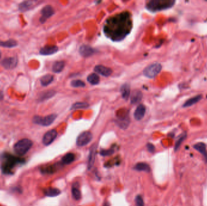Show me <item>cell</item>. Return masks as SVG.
<instances>
[{
	"mask_svg": "<svg viewBox=\"0 0 207 206\" xmlns=\"http://www.w3.org/2000/svg\"><path fill=\"white\" fill-rule=\"evenodd\" d=\"M132 26L131 14L124 12L107 19L104 26V32L113 41H119L130 33Z\"/></svg>",
	"mask_w": 207,
	"mask_h": 206,
	"instance_id": "cell-1",
	"label": "cell"
},
{
	"mask_svg": "<svg viewBox=\"0 0 207 206\" xmlns=\"http://www.w3.org/2000/svg\"><path fill=\"white\" fill-rule=\"evenodd\" d=\"M173 0H152L147 4V9L151 12H156L171 8L174 6Z\"/></svg>",
	"mask_w": 207,
	"mask_h": 206,
	"instance_id": "cell-2",
	"label": "cell"
},
{
	"mask_svg": "<svg viewBox=\"0 0 207 206\" xmlns=\"http://www.w3.org/2000/svg\"><path fill=\"white\" fill-rule=\"evenodd\" d=\"M32 145V140L28 139H24L16 142L14 146V149L16 154L24 156L31 149Z\"/></svg>",
	"mask_w": 207,
	"mask_h": 206,
	"instance_id": "cell-3",
	"label": "cell"
},
{
	"mask_svg": "<svg viewBox=\"0 0 207 206\" xmlns=\"http://www.w3.org/2000/svg\"><path fill=\"white\" fill-rule=\"evenodd\" d=\"M57 115L56 114H52L48 115L44 117L36 115L33 118V122L35 124L42 125L44 127H48L53 123V122L56 119Z\"/></svg>",
	"mask_w": 207,
	"mask_h": 206,
	"instance_id": "cell-4",
	"label": "cell"
},
{
	"mask_svg": "<svg viewBox=\"0 0 207 206\" xmlns=\"http://www.w3.org/2000/svg\"><path fill=\"white\" fill-rule=\"evenodd\" d=\"M161 70L162 65L159 63H153L143 70V75L148 78H154L159 73Z\"/></svg>",
	"mask_w": 207,
	"mask_h": 206,
	"instance_id": "cell-5",
	"label": "cell"
},
{
	"mask_svg": "<svg viewBox=\"0 0 207 206\" xmlns=\"http://www.w3.org/2000/svg\"><path fill=\"white\" fill-rule=\"evenodd\" d=\"M93 139L92 134L89 131H85L78 137L77 144L78 146H84L90 143Z\"/></svg>",
	"mask_w": 207,
	"mask_h": 206,
	"instance_id": "cell-6",
	"label": "cell"
},
{
	"mask_svg": "<svg viewBox=\"0 0 207 206\" xmlns=\"http://www.w3.org/2000/svg\"><path fill=\"white\" fill-rule=\"evenodd\" d=\"M57 131L55 129H52L47 132L43 138V143L46 145L48 146L55 140L57 137Z\"/></svg>",
	"mask_w": 207,
	"mask_h": 206,
	"instance_id": "cell-7",
	"label": "cell"
},
{
	"mask_svg": "<svg viewBox=\"0 0 207 206\" xmlns=\"http://www.w3.org/2000/svg\"><path fill=\"white\" fill-rule=\"evenodd\" d=\"M55 13L53 8L50 6L48 5L44 7L41 10L42 16L40 18V22L41 23H44L48 18L52 16Z\"/></svg>",
	"mask_w": 207,
	"mask_h": 206,
	"instance_id": "cell-8",
	"label": "cell"
},
{
	"mask_svg": "<svg viewBox=\"0 0 207 206\" xmlns=\"http://www.w3.org/2000/svg\"><path fill=\"white\" fill-rule=\"evenodd\" d=\"M17 64H18V59L17 58L14 57L5 58L1 62L2 66L7 70H11L15 68Z\"/></svg>",
	"mask_w": 207,
	"mask_h": 206,
	"instance_id": "cell-9",
	"label": "cell"
},
{
	"mask_svg": "<svg viewBox=\"0 0 207 206\" xmlns=\"http://www.w3.org/2000/svg\"><path fill=\"white\" fill-rule=\"evenodd\" d=\"M94 71L96 73L105 77H109L112 74V70L111 68L101 65H96L94 68Z\"/></svg>",
	"mask_w": 207,
	"mask_h": 206,
	"instance_id": "cell-10",
	"label": "cell"
},
{
	"mask_svg": "<svg viewBox=\"0 0 207 206\" xmlns=\"http://www.w3.org/2000/svg\"><path fill=\"white\" fill-rule=\"evenodd\" d=\"M58 51V48L56 46H46L41 48L39 51V53L41 55L48 56V55H53L56 53Z\"/></svg>",
	"mask_w": 207,
	"mask_h": 206,
	"instance_id": "cell-11",
	"label": "cell"
},
{
	"mask_svg": "<svg viewBox=\"0 0 207 206\" xmlns=\"http://www.w3.org/2000/svg\"><path fill=\"white\" fill-rule=\"evenodd\" d=\"M80 53L81 56L87 58L94 54L95 50L87 45H82L80 47Z\"/></svg>",
	"mask_w": 207,
	"mask_h": 206,
	"instance_id": "cell-12",
	"label": "cell"
},
{
	"mask_svg": "<svg viewBox=\"0 0 207 206\" xmlns=\"http://www.w3.org/2000/svg\"><path fill=\"white\" fill-rule=\"evenodd\" d=\"M146 108L143 105H139L136 109L134 113L135 119L136 120H141L145 114Z\"/></svg>",
	"mask_w": 207,
	"mask_h": 206,
	"instance_id": "cell-13",
	"label": "cell"
},
{
	"mask_svg": "<svg viewBox=\"0 0 207 206\" xmlns=\"http://www.w3.org/2000/svg\"><path fill=\"white\" fill-rule=\"evenodd\" d=\"M96 155V146L95 145L93 146L90 151V154L89 156V161H88V168L89 169H90L95 161Z\"/></svg>",
	"mask_w": 207,
	"mask_h": 206,
	"instance_id": "cell-14",
	"label": "cell"
},
{
	"mask_svg": "<svg viewBox=\"0 0 207 206\" xmlns=\"http://www.w3.org/2000/svg\"><path fill=\"white\" fill-rule=\"evenodd\" d=\"M143 98V93L139 90H135L130 97L131 103L133 104H136L139 103Z\"/></svg>",
	"mask_w": 207,
	"mask_h": 206,
	"instance_id": "cell-15",
	"label": "cell"
},
{
	"mask_svg": "<svg viewBox=\"0 0 207 206\" xmlns=\"http://www.w3.org/2000/svg\"><path fill=\"white\" fill-rule=\"evenodd\" d=\"M202 99V95H196L193 97H191L190 99H189L188 100H187L184 103V104L183 105V107H184V108L190 107L192 105L197 103V102H199Z\"/></svg>",
	"mask_w": 207,
	"mask_h": 206,
	"instance_id": "cell-16",
	"label": "cell"
},
{
	"mask_svg": "<svg viewBox=\"0 0 207 206\" xmlns=\"http://www.w3.org/2000/svg\"><path fill=\"white\" fill-rule=\"evenodd\" d=\"M121 93L122 97L127 100L130 95V86L128 83H124V85H122L121 88Z\"/></svg>",
	"mask_w": 207,
	"mask_h": 206,
	"instance_id": "cell-17",
	"label": "cell"
},
{
	"mask_svg": "<svg viewBox=\"0 0 207 206\" xmlns=\"http://www.w3.org/2000/svg\"><path fill=\"white\" fill-rule=\"evenodd\" d=\"M135 169L138 171H144L146 172H149L151 171L150 166L145 163H138L135 166Z\"/></svg>",
	"mask_w": 207,
	"mask_h": 206,
	"instance_id": "cell-18",
	"label": "cell"
},
{
	"mask_svg": "<svg viewBox=\"0 0 207 206\" xmlns=\"http://www.w3.org/2000/svg\"><path fill=\"white\" fill-rule=\"evenodd\" d=\"M65 63L64 61H56L53 63L52 67V71L54 73H59L61 72L64 69Z\"/></svg>",
	"mask_w": 207,
	"mask_h": 206,
	"instance_id": "cell-19",
	"label": "cell"
},
{
	"mask_svg": "<svg viewBox=\"0 0 207 206\" xmlns=\"http://www.w3.org/2000/svg\"><path fill=\"white\" fill-rule=\"evenodd\" d=\"M53 79H54V77H53V75L48 74V75H46L43 76L41 78L40 82H41V83L43 86L46 87V86L48 85L49 84H50L52 82V81L53 80Z\"/></svg>",
	"mask_w": 207,
	"mask_h": 206,
	"instance_id": "cell-20",
	"label": "cell"
},
{
	"mask_svg": "<svg viewBox=\"0 0 207 206\" xmlns=\"http://www.w3.org/2000/svg\"><path fill=\"white\" fill-rule=\"evenodd\" d=\"M56 92L54 90H48L46 91H44L39 96V100L40 101H44L45 100H48V99L52 97L55 95Z\"/></svg>",
	"mask_w": 207,
	"mask_h": 206,
	"instance_id": "cell-21",
	"label": "cell"
},
{
	"mask_svg": "<svg viewBox=\"0 0 207 206\" xmlns=\"http://www.w3.org/2000/svg\"><path fill=\"white\" fill-rule=\"evenodd\" d=\"M45 195L49 197H54L59 195L61 193V191L56 188H48L45 190Z\"/></svg>",
	"mask_w": 207,
	"mask_h": 206,
	"instance_id": "cell-22",
	"label": "cell"
},
{
	"mask_svg": "<svg viewBox=\"0 0 207 206\" xmlns=\"http://www.w3.org/2000/svg\"><path fill=\"white\" fill-rule=\"evenodd\" d=\"M18 45L16 41L14 39H10L6 41H0V46L3 47L12 48L15 47Z\"/></svg>",
	"mask_w": 207,
	"mask_h": 206,
	"instance_id": "cell-23",
	"label": "cell"
},
{
	"mask_svg": "<svg viewBox=\"0 0 207 206\" xmlns=\"http://www.w3.org/2000/svg\"><path fill=\"white\" fill-rule=\"evenodd\" d=\"M33 5V2L32 1H24L19 4V9L21 11L24 12V11L29 10V9H31Z\"/></svg>",
	"mask_w": 207,
	"mask_h": 206,
	"instance_id": "cell-24",
	"label": "cell"
},
{
	"mask_svg": "<svg viewBox=\"0 0 207 206\" xmlns=\"http://www.w3.org/2000/svg\"><path fill=\"white\" fill-rule=\"evenodd\" d=\"M87 81L92 85H97L99 83L100 78L96 73H92L87 77Z\"/></svg>",
	"mask_w": 207,
	"mask_h": 206,
	"instance_id": "cell-25",
	"label": "cell"
},
{
	"mask_svg": "<svg viewBox=\"0 0 207 206\" xmlns=\"http://www.w3.org/2000/svg\"><path fill=\"white\" fill-rule=\"evenodd\" d=\"M75 160V155L73 153H67L62 159V163L65 164L72 163Z\"/></svg>",
	"mask_w": 207,
	"mask_h": 206,
	"instance_id": "cell-26",
	"label": "cell"
},
{
	"mask_svg": "<svg viewBox=\"0 0 207 206\" xmlns=\"http://www.w3.org/2000/svg\"><path fill=\"white\" fill-rule=\"evenodd\" d=\"M193 147L201 154H205L206 152V144L205 143L202 142L196 143L193 146Z\"/></svg>",
	"mask_w": 207,
	"mask_h": 206,
	"instance_id": "cell-27",
	"label": "cell"
},
{
	"mask_svg": "<svg viewBox=\"0 0 207 206\" xmlns=\"http://www.w3.org/2000/svg\"><path fill=\"white\" fill-rule=\"evenodd\" d=\"M129 123H130V120H129L128 117L122 118L121 119H119V120L118 121V125H119V127H121L122 129L126 128L128 126Z\"/></svg>",
	"mask_w": 207,
	"mask_h": 206,
	"instance_id": "cell-28",
	"label": "cell"
},
{
	"mask_svg": "<svg viewBox=\"0 0 207 206\" xmlns=\"http://www.w3.org/2000/svg\"><path fill=\"white\" fill-rule=\"evenodd\" d=\"M89 107V104L86 102H77L74 103L72 107L71 110H77V109H82L87 108Z\"/></svg>",
	"mask_w": 207,
	"mask_h": 206,
	"instance_id": "cell-29",
	"label": "cell"
},
{
	"mask_svg": "<svg viewBox=\"0 0 207 206\" xmlns=\"http://www.w3.org/2000/svg\"><path fill=\"white\" fill-rule=\"evenodd\" d=\"M71 86L74 87V88L84 87L85 86V83L81 80H74L72 81Z\"/></svg>",
	"mask_w": 207,
	"mask_h": 206,
	"instance_id": "cell-30",
	"label": "cell"
},
{
	"mask_svg": "<svg viewBox=\"0 0 207 206\" xmlns=\"http://www.w3.org/2000/svg\"><path fill=\"white\" fill-rule=\"evenodd\" d=\"M72 195L74 199H75L76 200H79L81 199V193L80 190L78 189V188L73 186L72 190Z\"/></svg>",
	"mask_w": 207,
	"mask_h": 206,
	"instance_id": "cell-31",
	"label": "cell"
},
{
	"mask_svg": "<svg viewBox=\"0 0 207 206\" xmlns=\"http://www.w3.org/2000/svg\"><path fill=\"white\" fill-rule=\"evenodd\" d=\"M186 137H187V135H186L185 134H182L180 136V137L178 139V140H177V142H176V143L175 151H177V150L179 148L180 144H182V142L185 139Z\"/></svg>",
	"mask_w": 207,
	"mask_h": 206,
	"instance_id": "cell-32",
	"label": "cell"
},
{
	"mask_svg": "<svg viewBox=\"0 0 207 206\" xmlns=\"http://www.w3.org/2000/svg\"><path fill=\"white\" fill-rule=\"evenodd\" d=\"M135 201H136V206H144L143 199L140 195H138L136 196Z\"/></svg>",
	"mask_w": 207,
	"mask_h": 206,
	"instance_id": "cell-33",
	"label": "cell"
},
{
	"mask_svg": "<svg viewBox=\"0 0 207 206\" xmlns=\"http://www.w3.org/2000/svg\"><path fill=\"white\" fill-rule=\"evenodd\" d=\"M101 155H102V156H110L112 155V154L114 153V151L112 150V149H109V150H102L101 152Z\"/></svg>",
	"mask_w": 207,
	"mask_h": 206,
	"instance_id": "cell-34",
	"label": "cell"
},
{
	"mask_svg": "<svg viewBox=\"0 0 207 206\" xmlns=\"http://www.w3.org/2000/svg\"><path fill=\"white\" fill-rule=\"evenodd\" d=\"M147 147L148 151L149 152H153L155 151V147L154 145L152 144H151V143H148L147 144Z\"/></svg>",
	"mask_w": 207,
	"mask_h": 206,
	"instance_id": "cell-35",
	"label": "cell"
},
{
	"mask_svg": "<svg viewBox=\"0 0 207 206\" xmlns=\"http://www.w3.org/2000/svg\"><path fill=\"white\" fill-rule=\"evenodd\" d=\"M205 160H206V161H207V152H206L205 153Z\"/></svg>",
	"mask_w": 207,
	"mask_h": 206,
	"instance_id": "cell-36",
	"label": "cell"
},
{
	"mask_svg": "<svg viewBox=\"0 0 207 206\" xmlns=\"http://www.w3.org/2000/svg\"><path fill=\"white\" fill-rule=\"evenodd\" d=\"M1 53H0V58H1Z\"/></svg>",
	"mask_w": 207,
	"mask_h": 206,
	"instance_id": "cell-37",
	"label": "cell"
}]
</instances>
